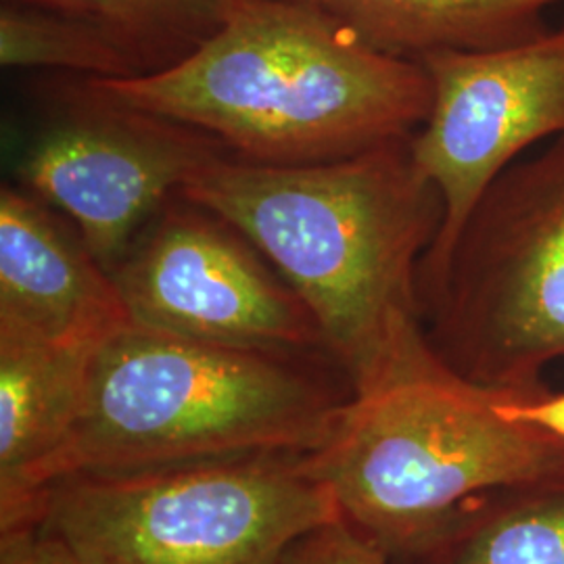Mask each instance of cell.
Returning a JSON list of instances; mask_svg holds the SVG:
<instances>
[{"mask_svg": "<svg viewBox=\"0 0 564 564\" xmlns=\"http://www.w3.org/2000/svg\"><path fill=\"white\" fill-rule=\"evenodd\" d=\"M101 345L55 341L0 318V531L36 521Z\"/></svg>", "mask_w": 564, "mask_h": 564, "instance_id": "cell-11", "label": "cell"}, {"mask_svg": "<svg viewBox=\"0 0 564 564\" xmlns=\"http://www.w3.org/2000/svg\"><path fill=\"white\" fill-rule=\"evenodd\" d=\"M341 519L303 454L76 475L51 485L36 514L93 564H281Z\"/></svg>", "mask_w": 564, "mask_h": 564, "instance_id": "cell-5", "label": "cell"}, {"mask_svg": "<svg viewBox=\"0 0 564 564\" xmlns=\"http://www.w3.org/2000/svg\"><path fill=\"white\" fill-rule=\"evenodd\" d=\"M281 564H387V550L341 519L303 535Z\"/></svg>", "mask_w": 564, "mask_h": 564, "instance_id": "cell-16", "label": "cell"}, {"mask_svg": "<svg viewBox=\"0 0 564 564\" xmlns=\"http://www.w3.org/2000/svg\"><path fill=\"white\" fill-rule=\"evenodd\" d=\"M84 21L121 46L141 76L172 67L223 25L235 0H11Z\"/></svg>", "mask_w": 564, "mask_h": 564, "instance_id": "cell-14", "label": "cell"}, {"mask_svg": "<svg viewBox=\"0 0 564 564\" xmlns=\"http://www.w3.org/2000/svg\"><path fill=\"white\" fill-rule=\"evenodd\" d=\"M300 358L123 326L93 358L44 491L76 475L314 452L347 398Z\"/></svg>", "mask_w": 564, "mask_h": 564, "instance_id": "cell-4", "label": "cell"}, {"mask_svg": "<svg viewBox=\"0 0 564 564\" xmlns=\"http://www.w3.org/2000/svg\"><path fill=\"white\" fill-rule=\"evenodd\" d=\"M0 564H93L41 523H25L0 533Z\"/></svg>", "mask_w": 564, "mask_h": 564, "instance_id": "cell-17", "label": "cell"}, {"mask_svg": "<svg viewBox=\"0 0 564 564\" xmlns=\"http://www.w3.org/2000/svg\"><path fill=\"white\" fill-rule=\"evenodd\" d=\"M230 155L181 121L134 109L82 78L67 107L25 147L21 188L76 226L107 272L205 163Z\"/></svg>", "mask_w": 564, "mask_h": 564, "instance_id": "cell-9", "label": "cell"}, {"mask_svg": "<svg viewBox=\"0 0 564 564\" xmlns=\"http://www.w3.org/2000/svg\"><path fill=\"white\" fill-rule=\"evenodd\" d=\"M86 80L260 165L337 162L412 137L433 101L419 61L387 55L300 0H235L220 30L181 63Z\"/></svg>", "mask_w": 564, "mask_h": 564, "instance_id": "cell-2", "label": "cell"}, {"mask_svg": "<svg viewBox=\"0 0 564 564\" xmlns=\"http://www.w3.org/2000/svg\"><path fill=\"white\" fill-rule=\"evenodd\" d=\"M508 391L454 372L421 335L349 398L305 468L375 544L424 552L491 491L564 468V442L500 412Z\"/></svg>", "mask_w": 564, "mask_h": 564, "instance_id": "cell-3", "label": "cell"}, {"mask_svg": "<svg viewBox=\"0 0 564 564\" xmlns=\"http://www.w3.org/2000/svg\"><path fill=\"white\" fill-rule=\"evenodd\" d=\"M431 564H564V468L466 506Z\"/></svg>", "mask_w": 564, "mask_h": 564, "instance_id": "cell-13", "label": "cell"}, {"mask_svg": "<svg viewBox=\"0 0 564 564\" xmlns=\"http://www.w3.org/2000/svg\"><path fill=\"white\" fill-rule=\"evenodd\" d=\"M132 323L195 341L326 351L312 312L241 230L174 195L111 268Z\"/></svg>", "mask_w": 564, "mask_h": 564, "instance_id": "cell-7", "label": "cell"}, {"mask_svg": "<svg viewBox=\"0 0 564 564\" xmlns=\"http://www.w3.org/2000/svg\"><path fill=\"white\" fill-rule=\"evenodd\" d=\"M402 59L437 51H489L547 32L545 11L564 0H300Z\"/></svg>", "mask_w": 564, "mask_h": 564, "instance_id": "cell-12", "label": "cell"}, {"mask_svg": "<svg viewBox=\"0 0 564 564\" xmlns=\"http://www.w3.org/2000/svg\"><path fill=\"white\" fill-rule=\"evenodd\" d=\"M0 63L4 69H65L84 78H134L137 63L101 30L34 4L2 0Z\"/></svg>", "mask_w": 564, "mask_h": 564, "instance_id": "cell-15", "label": "cell"}, {"mask_svg": "<svg viewBox=\"0 0 564 564\" xmlns=\"http://www.w3.org/2000/svg\"><path fill=\"white\" fill-rule=\"evenodd\" d=\"M424 337L473 383L540 393L564 358V134L505 170L468 214Z\"/></svg>", "mask_w": 564, "mask_h": 564, "instance_id": "cell-6", "label": "cell"}, {"mask_svg": "<svg viewBox=\"0 0 564 564\" xmlns=\"http://www.w3.org/2000/svg\"><path fill=\"white\" fill-rule=\"evenodd\" d=\"M0 318L55 341L88 345L132 323L76 226L15 184L0 191Z\"/></svg>", "mask_w": 564, "mask_h": 564, "instance_id": "cell-10", "label": "cell"}, {"mask_svg": "<svg viewBox=\"0 0 564 564\" xmlns=\"http://www.w3.org/2000/svg\"><path fill=\"white\" fill-rule=\"evenodd\" d=\"M433 84L412 134L414 162L444 202V223L419 268L421 316L444 281L473 207L524 149L564 134V23L533 41L419 59Z\"/></svg>", "mask_w": 564, "mask_h": 564, "instance_id": "cell-8", "label": "cell"}, {"mask_svg": "<svg viewBox=\"0 0 564 564\" xmlns=\"http://www.w3.org/2000/svg\"><path fill=\"white\" fill-rule=\"evenodd\" d=\"M410 139L312 165L223 155L181 193L241 230L293 286L351 393L424 333L419 268L444 202Z\"/></svg>", "mask_w": 564, "mask_h": 564, "instance_id": "cell-1", "label": "cell"}, {"mask_svg": "<svg viewBox=\"0 0 564 564\" xmlns=\"http://www.w3.org/2000/svg\"><path fill=\"white\" fill-rule=\"evenodd\" d=\"M500 412L512 423L540 429L564 442V393L508 391L500 400Z\"/></svg>", "mask_w": 564, "mask_h": 564, "instance_id": "cell-18", "label": "cell"}]
</instances>
